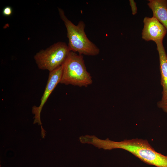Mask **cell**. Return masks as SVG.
I'll use <instances>...</instances> for the list:
<instances>
[{
	"label": "cell",
	"instance_id": "obj_3",
	"mask_svg": "<svg viewBox=\"0 0 167 167\" xmlns=\"http://www.w3.org/2000/svg\"><path fill=\"white\" fill-rule=\"evenodd\" d=\"M60 83L87 87L92 83V77L85 65L83 55L70 51L63 65Z\"/></svg>",
	"mask_w": 167,
	"mask_h": 167
},
{
	"label": "cell",
	"instance_id": "obj_8",
	"mask_svg": "<svg viewBox=\"0 0 167 167\" xmlns=\"http://www.w3.org/2000/svg\"><path fill=\"white\" fill-rule=\"evenodd\" d=\"M148 5L152 10L153 17L166 28L167 31V0H149Z\"/></svg>",
	"mask_w": 167,
	"mask_h": 167
},
{
	"label": "cell",
	"instance_id": "obj_6",
	"mask_svg": "<svg viewBox=\"0 0 167 167\" xmlns=\"http://www.w3.org/2000/svg\"><path fill=\"white\" fill-rule=\"evenodd\" d=\"M144 27L142 33V38L146 41L155 42L163 41L167 33L165 27L156 18L145 17L143 19Z\"/></svg>",
	"mask_w": 167,
	"mask_h": 167
},
{
	"label": "cell",
	"instance_id": "obj_2",
	"mask_svg": "<svg viewBox=\"0 0 167 167\" xmlns=\"http://www.w3.org/2000/svg\"><path fill=\"white\" fill-rule=\"evenodd\" d=\"M58 9L60 17L67 30V45L70 51L83 55H98L100 50L88 38L84 31L85 25L84 22L80 21L75 25L67 18L62 9Z\"/></svg>",
	"mask_w": 167,
	"mask_h": 167
},
{
	"label": "cell",
	"instance_id": "obj_5",
	"mask_svg": "<svg viewBox=\"0 0 167 167\" xmlns=\"http://www.w3.org/2000/svg\"><path fill=\"white\" fill-rule=\"evenodd\" d=\"M63 65L49 72L46 85L41 99L40 105L38 107L34 106L32 107V112L35 115L33 123H37L39 125H41L42 131L44 129L41 126V113L49 96L57 85L60 83L62 74Z\"/></svg>",
	"mask_w": 167,
	"mask_h": 167
},
{
	"label": "cell",
	"instance_id": "obj_1",
	"mask_svg": "<svg viewBox=\"0 0 167 167\" xmlns=\"http://www.w3.org/2000/svg\"><path fill=\"white\" fill-rule=\"evenodd\" d=\"M96 146L99 148L111 150L120 148L125 150L142 161L156 167H167V155L157 152L146 139L135 138L125 139L120 142L98 139Z\"/></svg>",
	"mask_w": 167,
	"mask_h": 167
},
{
	"label": "cell",
	"instance_id": "obj_9",
	"mask_svg": "<svg viewBox=\"0 0 167 167\" xmlns=\"http://www.w3.org/2000/svg\"><path fill=\"white\" fill-rule=\"evenodd\" d=\"M157 106L167 113V98L164 100H161L157 103Z\"/></svg>",
	"mask_w": 167,
	"mask_h": 167
},
{
	"label": "cell",
	"instance_id": "obj_10",
	"mask_svg": "<svg viewBox=\"0 0 167 167\" xmlns=\"http://www.w3.org/2000/svg\"><path fill=\"white\" fill-rule=\"evenodd\" d=\"M13 12L11 6H7L4 8L2 11V14L6 16H11Z\"/></svg>",
	"mask_w": 167,
	"mask_h": 167
},
{
	"label": "cell",
	"instance_id": "obj_7",
	"mask_svg": "<svg viewBox=\"0 0 167 167\" xmlns=\"http://www.w3.org/2000/svg\"><path fill=\"white\" fill-rule=\"evenodd\" d=\"M155 42L159 55L160 83L162 88L161 100H164L167 98V55L163 44V41H158Z\"/></svg>",
	"mask_w": 167,
	"mask_h": 167
},
{
	"label": "cell",
	"instance_id": "obj_4",
	"mask_svg": "<svg viewBox=\"0 0 167 167\" xmlns=\"http://www.w3.org/2000/svg\"><path fill=\"white\" fill-rule=\"evenodd\" d=\"M70 51L66 43L59 41L40 51L34 58L39 69L50 72L64 64Z\"/></svg>",
	"mask_w": 167,
	"mask_h": 167
},
{
	"label": "cell",
	"instance_id": "obj_11",
	"mask_svg": "<svg viewBox=\"0 0 167 167\" xmlns=\"http://www.w3.org/2000/svg\"><path fill=\"white\" fill-rule=\"evenodd\" d=\"M130 4L131 7L132 14L133 15L136 14L137 12V8L136 5V3L134 0H130Z\"/></svg>",
	"mask_w": 167,
	"mask_h": 167
}]
</instances>
